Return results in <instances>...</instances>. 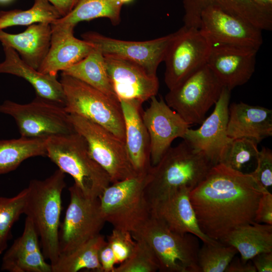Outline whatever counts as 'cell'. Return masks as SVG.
Returning <instances> with one entry per match:
<instances>
[{
	"mask_svg": "<svg viewBox=\"0 0 272 272\" xmlns=\"http://www.w3.org/2000/svg\"><path fill=\"white\" fill-rule=\"evenodd\" d=\"M122 6V4L114 0H79L69 14L50 25L53 27L74 29L81 21L107 18L113 25H116L120 21Z\"/></svg>",
	"mask_w": 272,
	"mask_h": 272,
	"instance_id": "83f0119b",
	"label": "cell"
},
{
	"mask_svg": "<svg viewBox=\"0 0 272 272\" xmlns=\"http://www.w3.org/2000/svg\"><path fill=\"white\" fill-rule=\"evenodd\" d=\"M58 11L61 17L67 15L76 6L79 0H47Z\"/></svg>",
	"mask_w": 272,
	"mask_h": 272,
	"instance_id": "7bdbcfd3",
	"label": "cell"
},
{
	"mask_svg": "<svg viewBox=\"0 0 272 272\" xmlns=\"http://www.w3.org/2000/svg\"><path fill=\"white\" fill-rule=\"evenodd\" d=\"M258 143L248 138H238L231 142L222 163L236 171H242L245 165L256 159L259 150Z\"/></svg>",
	"mask_w": 272,
	"mask_h": 272,
	"instance_id": "d590c367",
	"label": "cell"
},
{
	"mask_svg": "<svg viewBox=\"0 0 272 272\" xmlns=\"http://www.w3.org/2000/svg\"><path fill=\"white\" fill-rule=\"evenodd\" d=\"M60 82L64 96L63 106L69 114L97 123L124 141V121L119 101L62 73Z\"/></svg>",
	"mask_w": 272,
	"mask_h": 272,
	"instance_id": "52a82bcc",
	"label": "cell"
},
{
	"mask_svg": "<svg viewBox=\"0 0 272 272\" xmlns=\"http://www.w3.org/2000/svg\"><path fill=\"white\" fill-rule=\"evenodd\" d=\"M103 56L108 77L119 101L135 100L143 103L157 95L159 87L157 76L150 75L128 60Z\"/></svg>",
	"mask_w": 272,
	"mask_h": 272,
	"instance_id": "ac0fdd59",
	"label": "cell"
},
{
	"mask_svg": "<svg viewBox=\"0 0 272 272\" xmlns=\"http://www.w3.org/2000/svg\"><path fill=\"white\" fill-rule=\"evenodd\" d=\"M46 148V156L73 178L85 195L99 198L110 185L108 175L92 158L86 141L76 131L47 138Z\"/></svg>",
	"mask_w": 272,
	"mask_h": 272,
	"instance_id": "277c9868",
	"label": "cell"
},
{
	"mask_svg": "<svg viewBox=\"0 0 272 272\" xmlns=\"http://www.w3.org/2000/svg\"><path fill=\"white\" fill-rule=\"evenodd\" d=\"M212 46L199 28L183 26L175 32L164 59V81L169 90L207 64Z\"/></svg>",
	"mask_w": 272,
	"mask_h": 272,
	"instance_id": "7c38bea8",
	"label": "cell"
},
{
	"mask_svg": "<svg viewBox=\"0 0 272 272\" xmlns=\"http://www.w3.org/2000/svg\"><path fill=\"white\" fill-rule=\"evenodd\" d=\"M175 32L153 40L136 41L114 39L95 32L82 35L84 40L93 44L103 55H112L132 61L148 74L157 76L160 63L164 61L168 47Z\"/></svg>",
	"mask_w": 272,
	"mask_h": 272,
	"instance_id": "4fadbf2b",
	"label": "cell"
},
{
	"mask_svg": "<svg viewBox=\"0 0 272 272\" xmlns=\"http://www.w3.org/2000/svg\"><path fill=\"white\" fill-rule=\"evenodd\" d=\"M234 259V258H233ZM233 260L227 267L226 272H256V269L253 263L243 262L239 259Z\"/></svg>",
	"mask_w": 272,
	"mask_h": 272,
	"instance_id": "b9f144b4",
	"label": "cell"
},
{
	"mask_svg": "<svg viewBox=\"0 0 272 272\" xmlns=\"http://www.w3.org/2000/svg\"><path fill=\"white\" fill-rule=\"evenodd\" d=\"M133 239L130 232L116 228L108 236L107 242L112 249L116 263H122L132 254L136 244Z\"/></svg>",
	"mask_w": 272,
	"mask_h": 272,
	"instance_id": "8d00e7d4",
	"label": "cell"
},
{
	"mask_svg": "<svg viewBox=\"0 0 272 272\" xmlns=\"http://www.w3.org/2000/svg\"><path fill=\"white\" fill-rule=\"evenodd\" d=\"M5 60L0 62V74H9L26 80L34 89L36 96L64 105L63 88L56 76L39 72L24 61L15 50L3 45Z\"/></svg>",
	"mask_w": 272,
	"mask_h": 272,
	"instance_id": "d4e9b609",
	"label": "cell"
},
{
	"mask_svg": "<svg viewBox=\"0 0 272 272\" xmlns=\"http://www.w3.org/2000/svg\"><path fill=\"white\" fill-rule=\"evenodd\" d=\"M130 256L113 272H155L159 266L156 256L150 245L143 239L137 238Z\"/></svg>",
	"mask_w": 272,
	"mask_h": 272,
	"instance_id": "e575fe53",
	"label": "cell"
},
{
	"mask_svg": "<svg viewBox=\"0 0 272 272\" xmlns=\"http://www.w3.org/2000/svg\"><path fill=\"white\" fill-rule=\"evenodd\" d=\"M238 253L236 249L220 242L203 243L197 260L200 272H224Z\"/></svg>",
	"mask_w": 272,
	"mask_h": 272,
	"instance_id": "d6a6232c",
	"label": "cell"
},
{
	"mask_svg": "<svg viewBox=\"0 0 272 272\" xmlns=\"http://www.w3.org/2000/svg\"><path fill=\"white\" fill-rule=\"evenodd\" d=\"M227 133L232 140L248 138L258 144L272 135V111L243 102L229 106Z\"/></svg>",
	"mask_w": 272,
	"mask_h": 272,
	"instance_id": "603a6c76",
	"label": "cell"
},
{
	"mask_svg": "<svg viewBox=\"0 0 272 272\" xmlns=\"http://www.w3.org/2000/svg\"><path fill=\"white\" fill-rule=\"evenodd\" d=\"M223 88L206 64L169 90L165 101L190 125L200 124L218 100Z\"/></svg>",
	"mask_w": 272,
	"mask_h": 272,
	"instance_id": "30bf717a",
	"label": "cell"
},
{
	"mask_svg": "<svg viewBox=\"0 0 272 272\" xmlns=\"http://www.w3.org/2000/svg\"><path fill=\"white\" fill-rule=\"evenodd\" d=\"M191 190L187 187H180L150 201L151 216L172 231L194 234L203 243L218 242L209 238L199 228L189 198Z\"/></svg>",
	"mask_w": 272,
	"mask_h": 272,
	"instance_id": "d6986e66",
	"label": "cell"
},
{
	"mask_svg": "<svg viewBox=\"0 0 272 272\" xmlns=\"http://www.w3.org/2000/svg\"><path fill=\"white\" fill-rule=\"evenodd\" d=\"M106 242L100 234L74 250L60 254L52 267V272H77L88 269L103 272L99 260V252Z\"/></svg>",
	"mask_w": 272,
	"mask_h": 272,
	"instance_id": "4dcf8cb0",
	"label": "cell"
},
{
	"mask_svg": "<svg viewBox=\"0 0 272 272\" xmlns=\"http://www.w3.org/2000/svg\"><path fill=\"white\" fill-rule=\"evenodd\" d=\"M69 191L70 202L59 229L60 254L70 252L100 234L106 222L99 198L85 195L75 183Z\"/></svg>",
	"mask_w": 272,
	"mask_h": 272,
	"instance_id": "8fae6325",
	"label": "cell"
},
{
	"mask_svg": "<svg viewBox=\"0 0 272 272\" xmlns=\"http://www.w3.org/2000/svg\"><path fill=\"white\" fill-rule=\"evenodd\" d=\"M51 27L50 47L38 71L56 76L59 71L62 72L85 58L95 47L84 39L76 38L74 29Z\"/></svg>",
	"mask_w": 272,
	"mask_h": 272,
	"instance_id": "7402d4cb",
	"label": "cell"
},
{
	"mask_svg": "<svg viewBox=\"0 0 272 272\" xmlns=\"http://www.w3.org/2000/svg\"><path fill=\"white\" fill-rule=\"evenodd\" d=\"M150 99V104L142 117L150 138L151 165L154 166L175 139L183 138L190 125L162 97L158 100L155 96Z\"/></svg>",
	"mask_w": 272,
	"mask_h": 272,
	"instance_id": "2e32d148",
	"label": "cell"
},
{
	"mask_svg": "<svg viewBox=\"0 0 272 272\" xmlns=\"http://www.w3.org/2000/svg\"><path fill=\"white\" fill-rule=\"evenodd\" d=\"M131 235L134 239H142L150 245L158 260L159 271L200 272L197 260L199 239L194 234L172 231L151 216Z\"/></svg>",
	"mask_w": 272,
	"mask_h": 272,
	"instance_id": "5b68a950",
	"label": "cell"
},
{
	"mask_svg": "<svg viewBox=\"0 0 272 272\" xmlns=\"http://www.w3.org/2000/svg\"><path fill=\"white\" fill-rule=\"evenodd\" d=\"M125 126V144L138 175H146L152 167L150 142L143 121L142 103L135 100H120Z\"/></svg>",
	"mask_w": 272,
	"mask_h": 272,
	"instance_id": "44dd1931",
	"label": "cell"
},
{
	"mask_svg": "<svg viewBox=\"0 0 272 272\" xmlns=\"http://www.w3.org/2000/svg\"><path fill=\"white\" fill-rule=\"evenodd\" d=\"M69 117L75 131L85 139L91 156L106 172L111 183L138 175L124 141L85 118L74 114Z\"/></svg>",
	"mask_w": 272,
	"mask_h": 272,
	"instance_id": "9c48e42d",
	"label": "cell"
},
{
	"mask_svg": "<svg viewBox=\"0 0 272 272\" xmlns=\"http://www.w3.org/2000/svg\"><path fill=\"white\" fill-rule=\"evenodd\" d=\"M51 34L50 24H34L18 34L0 30V41L15 50L24 61L38 70L49 50Z\"/></svg>",
	"mask_w": 272,
	"mask_h": 272,
	"instance_id": "484cf974",
	"label": "cell"
},
{
	"mask_svg": "<svg viewBox=\"0 0 272 272\" xmlns=\"http://www.w3.org/2000/svg\"><path fill=\"white\" fill-rule=\"evenodd\" d=\"M265 11L272 14V0H251Z\"/></svg>",
	"mask_w": 272,
	"mask_h": 272,
	"instance_id": "ee69618b",
	"label": "cell"
},
{
	"mask_svg": "<svg viewBox=\"0 0 272 272\" xmlns=\"http://www.w3.org/2000/svg\"><path fill=\"white\" fill-rule=\"evenodd\" d=\"M256 167L250 173L259 185L263 189L268 190L272 185V152L263 147L256 158Z\"/></svg>",
	"mask_w": 272,
	"mask_h": 272,
	"instance_id": "74e56055",
	"label": "cell"
},
{
	"mask_svg": "<svg viewBox=\"0 0 272 272\" xmlns=\"http://www.w3.org/2000/svg\"><path fill=\"white\" fill-rule=\"evenodd\" d=\"M254 222L272 225V194L268 190L263 191L259 200Z\"/></svg>",
	"mask_w": 272,
	"mask_h": 272,
	"instance_id": "f35d334b",
	"label": "cell"
},
{
	"mask_svg": "<svg viewBox=\"0 0 272 272\" xmlns=\"http://www.w3.org/2000/svg\"><path fill=\"white\" fill-rule=\"evenodd\" d=\"M47 138H27L0 140V175L16 169L25 160L46 156Z\"/></svg>",
	"mask_w": 272,
	"mask_h": 272,
	"instance_id": "f546056e",
	"label": "cell"
},
{
	"mask_svg": "<svg viewBox=\"0 0 272 272\" xmlns=\"http://www.w3.org/2000/svg\"><path fill=\"white\" fill-rule=\"evenodd\" d=\"M27 194L26 187L14 196H0V254L7 247L13 225L24 214Z\"/></svg>",
	"mask_w": 272,
	"mask_h": 272,
	"instance_id": "836d02e7",
	"label": "cell"
},
{
	"mask_svg": "<svg viewBox=\"0 0 272 272\" xmlns=\"http://www.w3.org/2000/svg\"><path fill=\"white\" fill-rule=\"evenodd\" d=\"M65 173L58 169L43 180H31L24 214L32 221L40 238L42 253L51 266L59 255L58 233Z\"/></svg>",
	"mask_w": 272,
	"mask_h": 272,
	"instance_id": "7a4b0ae2",
	"label": "cell"
},
{
	"mask_svg": "<svg viewBox=\"0 0 272 272\" xmlns=\"http://www.w3.org/2000/svg\"><path fill=\"white\" fill-rule=\"evenodd\" d=\"M12 0H0V3L4 4L10 2Z\"/></svg>",
	"mask_w": 272,
	"mask_h": 272,
	"instance_id": "bcb514c9",
	"label": "cell"
},
{
	"mask_svg": "<svg viewBox=\"0 0 272 272\" xmlns=\"http://www.w3.org/2000/svg\"><path fill=\"white\" fill-rule=\"evenodd\" d=\"M258 50L244 46L212 44L207 65L223 87L231 91L250 79Z\"/></svg>",
	"mask_w": 272,
	"mask_h": 272,
	"instance_id": "e0dca14e",
	"label": "cell"
},
{
	"mask_svg": "<svg viewBox=\"0 0 272 272\" xmlns=\"http://www.w3.org/2000/svg\"><path fill=\"white\" fill-rule=\"evenodd\" d=\"M199 29L212 44L240 45L259 49L263 42L261 29L215 5L208 6L201 11Z\"/></svg>",
	"mask_w": 272,
	"mask_h": 272,
	"instance_id": "5bb4252c",
	"label": "cell"
},
{
	"mask_svg": "<svg viewBox=\"0 0 272 272\" xmlns=\"http://www.w3.org/2000/svg\"><path fill=\"white\" fill-rule=\"evenodd\" d=\"M251 260L257 271H272V252L260 253Z\"/></svg>",
	"mask_w": 272,
	"mask_h": 272,
	"instance_id": "60d3db41",
	"label": "cell"
},
{
	"mask_svg": "<svg viewBox=\"0 0 272 272\" xmlns=\"http://www.w3.org/2000/svg\"><path fill=\"white\" fill-rule=\"evenodd\" d=\"M99 260L103 272H113L114 265L116 264L115 257L107 241L99 252Z\"/></svg>",
	"mask_w": 272,
	"mask_h": 272,
	"instance_id": "ab89813d",
	"label": "cell"
},
{
	"mask_svg": "<svg viewBox=\"0 0 272 272\" xmlns=\"http://www.w3.org/2000/svg\"><path fill=\"white\" fill-rule=\"evenodd\" d=\"M184 26L199 28L201 11L215 5L241 17L262 30L272 29V14L257 6L251 0H182Z\"/></svg>",
	"mask_w": 272,
	"mask_h": 272,
	"instance_id": "cb8c5ba5",
	"label": "cell"
},
{
	"mask_svg": "<svg viewBox=\"0 0 272 272\" xmlns=\"http://www.w3.org/2000/svg\"><path fill=\"white\" fill-rule=\"evenodd\" d=\"M213 165L205 154L184 140L171 147L148 173L145 191L149 201L180 187L192 190L205 178Z\"/></svg>",
	"mask_w": 272,
	"mask_h": 272,
	"instance_id": "3957f363",
	"label": "cell"
},
{
	"mask_svg": "<svg viewBox=\"0 0 272 272\" xmlns=\"http://www.w3.org/2000/svg\"><path fill=\"white\" fill-rule=\"evenodd\" d=\"M147 175L112 183L99 196L103 216L114 228L132 233L151 217L145 191Z\"/></svg>",
	"mask_w": 272,
	"mask_h": 272,
	"instance_id": "8992f818",
	"label": "cell"
},
{
	"mask_svg": "<svg viewBox=\"0 0 272 272\" xmlns=\"http://www.w3.org/2000/svg\"><path fill=\"white\" fill-rule=\"evenodd\" d=\"M231 91L224 87L212 113L196 129L189 128L183 140L216 165L222 163L233 140L227 133Z\"/></svg>",
	"mask_w": 272,
	"mask_h": 272,
	"instance_id": "9a60e30c",
	"label": "cell"
},
{
	"mask_svg": "<svg viewBox=\"0 0 272 272\" xmlns=\"http://www.w3.org/2000/svg\"><path fill=\"white\" fill-rule=\"evenodd\" d=\"M62 73L85 83L113 100L119 101L108 77L104 56L96 47L83 59Z\"/></svg>",
	"mask_w": 272,
	"mask_h": 272,
	"instance_id": "f1b7e54d",
	"label": "cell"
},
{
	"mask_svg": "<svg viewBox=\"0 0 272 272\" xmlns=\"http://www.w3.org/2000/svg\"><path fill=\"white\" fill-rule=\"evenodd\" d=\"M35 227L26 217L23 232L3 256L1 270L10 272H52L46 261Z\"/></svg>",
	"mask_w": 272,
	"mask_h": 272,
	"instance_id": "ffe728a7",
	"label": "cell"
},
{
	"mask_svg": "<svg viewBox=\"0 0 272 272\" xmlns=\"http://www.w3.org/2000/svg\"><path fill=\"white\" fill-rule=\"evenodd\" d=\"M61 16L47 0H34L28 10L0 11V30L15 26H29L34 23L52 24Z\"/></svg>",
	"mask_w": 272,
	"mask_h": 272,
	"instance_id": "1f68e13d",
	"label": "cell"
},
{
	"mask_svg": "<svg viewBox=\"0 0 272 272\" xmlns=\"http://www.w3.org/2000/svg\"><path fill=\"white\" fill-rule=\"evenodd\" d=\"M223 243L234 247L241 261L246 262L260 253L272 252V225L254 222L241 226Z\"/></svg>",
	"mask_w": 272,
	"mask_h": 272,
	"instance_id": "4316f807",
	"label": "cell"
},
{
	"mask_svg": "<svg viewBox=\"0 0 272 272\" xmlns=\"http://www.w3.org/2000/svg\"><path fill=\"white\" fill-rule=\"evenodd\" d=\"M264 190L250 173L219 163L190 190L189 198L202 232L223 243L236 229L255 222L258 203Z\"/></svg>",
	"mask_w": 272,
	"mask_h": 272,
	"instance_id": "6da1fadb",
	"label": "cell"
},
{
	"mask_svg": "<svg viewBox=\"0 0 272 272\" xmlns=\"http://www.w3.org/2000/svg\"><path fill=\"white\" fill-rule=\"evenodd\" d=\"M114 1L119 2L123 5L124 4L130 3L132 2L133 0H114Z\"/></svg>",
	"mask_w": 272,
	"mask_h": 272,
	"instance_id": "f6af8a7d",
	"label": "cell"
},
{
	"mask_svg": "<svg viewBox=\"0 0 272 272\" xmlns=\"http://www.w3.org/2000/svg\"><path fill=\"white\" fill-rule=\"evenodd\" d=\"M0 113L15 119L24 138H47L75 131L63 105L38 96L26 104L5 100L0 104Z\"/></svg>",
	"mask_w": 272,
	"mask_h": 272,
	"instance_id": "ba28073f",
	"label": "cell"
}]
</instances>
